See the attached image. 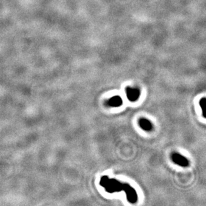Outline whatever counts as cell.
<instances>
[{
  "mask_svg": "<svg viewBox=\"0 0 206 206\" xmlns=\"http://www.w3.org/2000/svg\"><path fill=\"white\" fill-rule=\"evenodd\" d=\"M99 185L104 187L106 191L110 194L121 191H125L127 200L130 203H135L137 201L138 196L136 191L128 183H123L115 179H110L108 176L104 175L101 178Z\"/></svg>",
  "mask_w": 206,
  "mask_h": 206,
  "instance_id": "cell-1",
  "label": "cell"
},
{
  "mask_svg": "<svg viewBox=\"0 0 206 206\" xmlns=\"http://www.w3.org/2000/svg\"><path fill=\"white\" fill-rule=\"evenodd\" d=\"M172 161L176 164L182 167H187L189 166V161L187 160V158L183 157V155L179 154L178 153H174L171 155Z\"/></svg>",
  "mask_w": 206,
  "mask_h": 206,
  "instance_id": "cell-2",
  "label": "cell"
},
{
  "mask_svg": "<svg viewBox=\"0 0 206 206\" xmlns=\"http://www.w3.org/2000/svg\"><path fill=\"white\" fill-rule=\"evenodd\" d=\"M126 94L128 99L130 101H135L139 99L140 96V91L137 88L128 87L126 89Z\"/></svg>",
  "mask_w": 206,
  "mask_h": 206,
  "instance_id": "cell-3",
  "label": "cell"
},
{
  "mask_svg": "<svg viewBox=\"0 0 206 206\" xmlns=\"http://www.w3.org/2000/svg\"><path fill=\"white\" fill-rule=\"evenodd\" d=\"M123 103V101H122V99L119 96H114L110 98L109 99V101H108V104L111 107H114V108H117L121 106Z\"/></svg>",
  "mask_w": 206,
  "mask_h": 206,
  "instance_id": "cell-4",
  "label": "cell"
},
{
  "mask_svg": "<svg viewBox=\"0 0 206 206\" xmlns=\"http://www.w3.org/2000/svg\"><path fill=\"white\" fill-rule=\"evenodd\" d=\"M139 124L140 127L145 131H150L152 129V125H151V122L147 119H140Z\"/></svg>",
  "mask_w": 206,
  "mask_h": 206,
  "instance_id": "cell-5",
  "label": "cell"
},
{
  "mask_svg": "<svg viewBox=\"0 0 206 206\" xmlns=\"http://www.w3.org/2000/svg\"><path fill=\"white\" fill-rule=\"evenodd\" d=\"M200 108H201V110H202L203 116L205 117V114H204V110L205 109V97H203V98L200 100Z\"/></svg>",
  "mask_w": 206,
  "mask_h": 206,
  "instance_id": "cell-6",
  "label": "cell"
}]
</instances>
